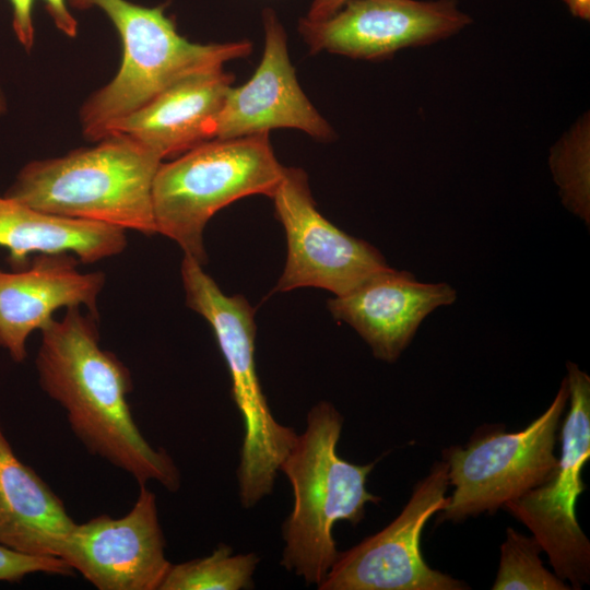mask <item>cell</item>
<instances>
[{
	"label": "cell",
	"instance_id": "d6986e66",
	"mask_svg": "<svg viewBox=\"0 0 590 590\" xmlns=\"http://www.w3.org/2000/svg\"><path fill=\"white\" fill-rule=\"evenodd\" d=\"M588 114L551 149L548 165L563 205L590 225V125Z\"/></svg>",
	"mask_w": 590,
	"mask_h": 590
},
{
	"label": "cell",
	"instance_id": "52a82bcc",
	"mask_svg": "<svg viewBox=\"0 0 590 590\" xmlns=\"http://www.w3.org/2000/svg\"><path fill=\"white\" fill-rule=\"evenodd\" d=\"M567 403L564 378L548 408L524 429L507 433L491 426L479 429L467 445L445 449L453 492L439 522L494 514L547 481L558 465L555 446Z\"/></svg>",
	"mask_w": 590,
	"mask_h": 590
},
{
	"label": "cell",
	"instance_id": "d4e9b609",
	"mask_svg": "<svg viewBox=\"0 0 590 590\" xmlns=\"http://www.w3.org/2000/svg\"><path fill=\"white\" fill-rule=\"evenodd\" d=\"M350 0H314L306 19L309 21H323L333 15Z\"/></svg>",
	"mask_w": 590,
	"mask_h": 590
},
{
	"label": "cell",
	"instance_id": "4fadbf2b",
	"mask_svg": "<svg viewBox=\"0 0 590 590\" xmlns=\"http://www.w3.org/2000/svg\"><path fill=\"white\" fill-rule=\"evenodd\" d=\"M264 51L251 79L229 87L215 119L213 139H233L269 133L276 128L298 129L329 141L331 126L300 88L291 63L286 33L275 12H262Z\"/></svg>",
	"mask_w": 590,
	"mask_h": 590
},
{
	"label": "cell",
	"instance_id": "9a60e30c",
	"mask_svg": "<svg viewBox=\"0 0 590 590\" xmlns=\"http://www.w3.org/2000/svg\"><path fill=\"white\" fill-rule=\"evenodd\" d=\"M81 262L69 252L35 255L23 269L0 270V346L11 358H26V341L42 330L60 308L85 306L97 316V298L106 276L83 273Z\"/></svg>",
	"mask_w": 590,
	"mask_h": 590
},
{
	"label": "cell",
	"instance_id": "6da1fadb",
	"mask_svg": "<svg viewBox=\"0 0 590 590\" xmlns=\"http://www.w3.org/2000/svg\"><path fill=\"white\" fill-rule=\"evenodd\" d=\"M97 320L74 306L40 330L35 359L39 386L66 410L72 432L92 455L129 473L140 485L156 481L175 492L180 486L179 470L137 426L128 402L130 371L99 345Z\"/></svg>",
	"mask_w": 590,
	"mask_h": 590
},
{
	"label": "cell",
	"instance_id": "7a4b0ae2",
	"mask_svg": "<svg viewBox=\"0 0 590 590\" xmlns=\"http://www.w3.org/2000/svg\"><path fill=\"white\" fill-rule=\"evenodd\" d=\"M26 164L7 192L44 213L156 234L152 189L162 158L121 134Z\"/></svg>",
	"mask_w": 590,
	"mask_h": 590
},
{
	"label": "cell",
	"instance_id": "ba28073f",
	"mask_svg": "<svg viewBox=\"0 0 590 590\" xmlns=\"http://www.w3.org/2000/svg\"><path fill=\"white\" fill-rule=\"evenodd\" d=\"M569 410L560 426L558 465L543 484L504 505L546 553L555 575L573 589L590 583V542L576 516L586 488L581 470L590 458V377L566 363Z\"/></svg>",
	"mask_w": 590,
	"mask_h": 590
},
{
	"label": "cell",
	"instance_id": "ac0fdd59",
	"mask_svg": "<svg viewBox=\"0 0 590 590\" xmlns=\"http://www.w3.org/2000/svg\"><path fill=\"white\" fill-rule=\"evenodd\" d=\"M0 246L9 251L14 270L30 263L31 255H74L94 263L119 255L127 246L126 231L92 221L61 217L0 197Z\"/></svg>",
	"mask_w": 590,
	"mask_h": 590
},
{
	"label": "cell",
	"instance_id": "cb8c5ba5",
	"mask_svg": "<svg viewBox=\"0 0 590 590\" xmlns=\"http://www.w3.org/2000/svg\"><path fill=\"white\" fill-rule=\"evenodd\" d=\"M56 26L66 35L74 37L78 23L67 9L64 0H45Z\"/></svg>",
	"mask_w": 590,
	"mask_h": 590
},
{
	"label": "cell",
	"instance_id": "3957f363",
	"mask_svg": "<svg viewBox=\"0 0 590 590\" xmlns=\"http://www.w3.org/2000/svg\"><path fill=\"white\" fill-rule=\"evenodd\" d=\"M342 424L331 403L319 402L280 465L294 495L293 510L282 529L281 565L317 586L339 555L332 536L334 523L346 520L356 526L364 518L365 505L380 500L366 488L375 463L358 465L338 455Z\"/></svg>",
	"mask_w": 590,
	"mask_h": 590
},
{
	"label": "cell",
	"instance_id": "9c48e42d",
	"mask_svg": "<svg viewBox=\"0 0 590 590\" xmlns=\"http://www.w3.org/2000/svg\"><path fill=\"white\" fill-rule=\"evenodd\" d=\"M448 464L435 462L399 516L381 531L339 552L320 590H463L464 582L430 568L421 553L427 520L449 497Z\"/></svg>",
	"mask_w": 590,
	"mask_h": 590
},
{
	"label": "cell",
	"instance_id": "484cf974",
	"mask_svg": "<svg viewBox=\"0 0 590 590\" xmlns=\"http://www.w3.org/2000/svg\"><path fill=\"white\" fill-rule=\"evenodd\" d=\"M570 13L582 20L590 19V0H563Z\"/></svg>",
	"mask_w": 590,
	"mask_h": 590
},
{
	"label": "cell",
	"instance_id": "277c9868",
	"mask_svg": "<svg viewBox=\"0 0 590 590\" xmlns=\"http://www.w3.org/2000/svg\"><path fill=\"white\" fill-rule=\"evenodd\" d=\"M78 9L101 8L117 28L122 61L115 78L81 109L85 138L102 140L116 121L135 111L175 83L247 57L248 40L196 44L178 34L163 7L146 8L127 0H70Z\"/></svg>",
	"mask_w": 590,
	"mask_h": 590
},
{
	"label": "cell",
	"instance_id": "44dd1931",
	"mask_svg": "<svg viewBox=\"0 0 590 590\" xmlns=\"http://www.w3.org/2000/svg\"><path fill=\"white\" fill-rule=\"evenodd\" d=\"M541 544L512 528H507L500 547L498 571L493 590H569L568 583L547 570L540 558Z\"/></svg>",
	"mask_w": 590,
	"mask_h": 590
},
{
	"label": "cell",
	"instance_id": "7c38bea8",
	"mask_svg": "<svg viewBox=\"0 0 590 590\" xmlns=\"http://www.w3.org/2000/svg\"><path fill=\"white\" fill-rule=\"evenodd\" d=\"M60 558L99 590H158L172 564L154 493L142 484L123 517L75 523Z\"/></svg>",
	"mask_w": 590,
	"mask_h": 590
},
{
	"label": "cell",
	"instance_id": "7402d4cb",
	"mask_svg": "<svg viewBox=\"0 0 590 590\" xmlns=\"http://www.w3.org/2000/svg\"><path fill=\"white\" fill-rule=\"evenodd\" d=\"M35 573L67 577L74 570L59 557L28 555L0 544V581L15 582Z\"/></svg>",
	"mask_w": 590,
	"mask_h": 590
},
{
	"label": "cell",
	"instance_id": "8992f818",
	"mask_svg": "<svg viewBox=\"0 0 590 590\" xmlns=\"http://www.w3.org/2000/svg\"><path fill=\"white\" fill-rule=\"evenodd\" d=\"M196 259L184 255L180 274L187 306L211 326L232 379V396L244 422L237 470L243 507L273 489L280 465L297 434L275 421L255 361V311L243 295H226Z\"/></svg>",
	"mask_w": 590,
	"mask_h": 590
},
{
	"label": "cell",
	"instance_id": "ffe728a7",
	"mask_svg": "<svg viewBox=\"0 0 590 590\" xmlns=\"http://www.w3.org/2000/svg\"><path fill=\"white\" fill-rule=\"evenodd\" d=\"M220 544L211 555L170 565L158 590H238L252 588L259 558L255 553L232 555Z\"/></svg>",
	"mask_w": 590,
	"mask_h": 590
},
{
	"label": "cell",
	"instance_id": "5b68a950",
	"mask_svg": "<svg viewBox=\"0 0 590 590\" xmlns=\"http://www.w3.org/2000/svg\"><path fill=\"white\" fill-rule=\"evenodd\" d=\"M284 169L267 132L213 139L162 162L152 189L156 234L174 240L184 255L204 266L203 233L210 219L245 197L271 198Z\"/></svg>",
	"mask_w": 590,
	"mask_h": 590
},
{
	"label": "cell",
	"instance_id": "603a6c76",
	"mask_svg": "<svg viewBox=\"0 0 590 590\" xmlns=\"http://www.w3.org/2000/svg\"><path fill=\"white\" fill-rule=\"evenodd\" d=\"M13 8V30L20 43L30 49L34 43L33 0H10Z\"/></svg>",
	"mask_w": 590,
	"mask_h": 590
},
{
	"label": "cell",
	"instance_id": "e0dca14e",
	"mask_svg": "<svg viewBox=\"0 0 590 590\" xmlns=\"http://www.w3.org/2000/svg\"><path fill=\"white\" fill-rule=\"evenodd\" d=\"M74 526L59 496L17 458L0 425V544L60 558Z\"/></svg>",
	"mask_w": 590,
	"mask_h": 590
},
{
	"label": "cell",
	"instance_id": "8fae6325",
	"mask_svg": "<svg viewBox=\"0 0 590 590\" xmlns=\"http://www.w3.org/2000/svg\"><path fill=\"white\" fill-rule=\"evenodd\" d=\"M457 0H350L323 21L302 19L310 52L378 60L450 37L471 24Z\"/></svg>",
	"mask_w": 590,
	"mask_h": 590
},
{
	"label": "cell",
	"instance_id": "30bf717a",
	"mask_svg": "<svg viewBox=\"0 0 590 590\" xmlns=\"http://www.w3.org/2000/svg\"><path fill=\"white\" fill-rule=\"evenodd\" d=\"M271 198L287 245L274 292L318 287L340 296L389 267L373 245L344 233L317 210L303 169L285 167Z\"/></svg>",
	"mask_w": 590,
	"mask_h": 590
},
{
	"label": "cell",
	"instance_id": "5bb4252c",
	"mask_svg": "<svg viewBox=\"0 0 590 590\" xmlns=\"http://www.w3.org/2000/svg\"><path fill=\"white\" fill-rule=\"evenodd\" d=\"M456 299V288L446 282H420L409 271L388 267L330 298L328 308L335 320L361 335L376 358L394 363L423 320Z\"/></svg>",
	"mask_w": 590,
	"mask_h": 590
},
{
	"label": "cell",
	"instance_id": "2e32d148",
	"mask_svg": "<svg viewBox=\"0 0 590 590\" xmlns=\"http://www.w3.org/2000/svg\"><path fill=\"white\" fill-rule=\"evenodd\" d=\"M233 81L223 67L186 78L114 122L105 137L125 135L162 161L177 157L213 140L214 122Z\"/></svg>",
	"mask_w": 590,
	"mask_h": 590
}]
</instances>
